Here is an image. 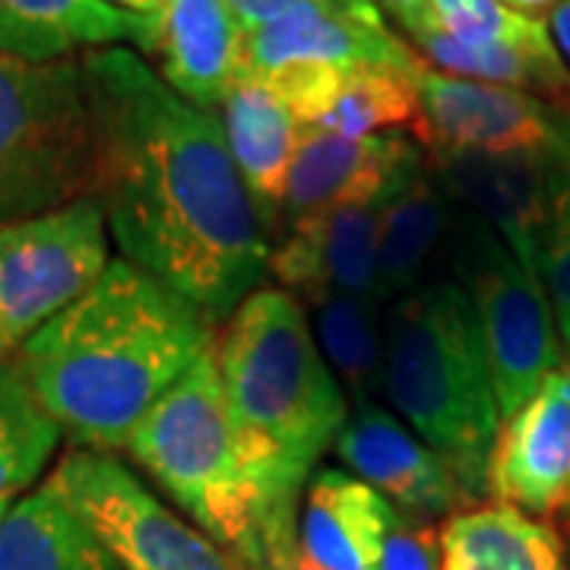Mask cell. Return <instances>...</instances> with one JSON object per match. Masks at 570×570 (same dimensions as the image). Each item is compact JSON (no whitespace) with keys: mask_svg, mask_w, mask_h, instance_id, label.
<instances>
[{"mask_svg":"<svg viewBox=\"0 0 570 570\" xmlns=\"http://www.w3.org/2000/svg\"><path fill=\"white\" fill-rule=\"evenodd\" d=\"M92 184L124 261L225 324L269 264V228L216 111L181 99L137 51L80 55Z\"/></svg>","mask_w":570,"mask_h":570,"instance_id":"obj_1","label":"cell"},{"mask_svg":"<svg viewBox=\"0 0 570 570\" xmlns=\"http://www.w3.org/2000/svg\"><path fill=\"white\" fill-rule=\"evenodd\" d=\"M213 346L216 324L200 307L121 257L17 358L63 438L111 453Z\"/></svg>","mask_w":570,"mask_h":570,"instance_id":"obj_2","label":"cell"},{"mask_svg":"<svg viewBox=\"0 0 570 570\" xmlns=\"http://www.w3.org/2000/svg\"><path fill=\"white\" fill-rule=\"evenodd\" d=\"M127 453L238 570H285L302 558V504L279 501L250 466L216 346L142 415Z\"/></svg>","mask_w":570,"mask_h":570,"instance_id":"obj_3","label":"cell"},{"mask_svg":"<svg viewBox=\"0 0 570 570\" xmlns=\"http://www.w3.org/2000/svg\"><path fill=\"white\" fill-rule=\"evenodd\" d=\"M216 362L254 472L279 501L302 504L352 412L307 307L285 288H254L225 321Z\"/></svg>","mask_w":570,"mask_h":570,"instance_id":"obj_4","label":"cell"},{"mask_svg":"<svg viewBox=\"0 0 570 570\" xmlns=\"http://www.w3.org/2000/svg\"><path fill=\"white\" fill-rule=\"evenodd\" d=\"M390 305L384 396L479 508L501 412L475 311L456 279L425 283Z\"/></svg>","mask_w":570,"mask_h":570,"instance_id":"obj_5","label":"cell"},{"mask_svg":"<svg viewBox=\"0 0 570 570\" xmlns=\"http://www.w3.org/2000/svg\"><path fill=\"white\" fill-rule=\"evenodd\" d=\"M92 121L80 58L0 55V225L89 197Z\"/></svg>","mask_w":570,"mask_h":570,"instance_id":"obj_6","label":"cell"},{"mask_svg":"<svg viewBox=\"0 0 570 570\" xmlns=\"http://www.w3.org/2000/svg\"><path fill=\"white\" fill-rule=\"evenodd\" d=\"M453 279L463 285L482 330L501 422L564 365V343L539 276L482 219L456 206L450 238Z\"/></svg>","mask_w":570,"mask_h":570,"instance_id":"obj_7","label":"cell"},{"mask_svg":"<svg viewBox=\"0 0 570 570\" xmlns=\"http://www.w3.org/2000/svg\"><path fill=\"white\" fill-rule=\"evenodd\" d=\"M108 238L92 197L0 225V362L92 288L111 264Z\"/></svg>","mask_w":570,"mask_h":570,"instance_id":"obj_8","label":"cell"},{"mask_svg":"<svg viewBox=\"0 0 570 570\" xmlns=\"http://www.w3.org/2000/svg\"><path fill=\"white\" fill-rule=\"evenodd\" d=\"M124 570H238L200 527L163 504L111 453L70 450L45 479Z\"/></svg>","mask_w":570,"mask_h":570,"instance_id":"obj_9","label":"cell"},{"mask_svg":"<svg viewBox=\"0 0 570 570\" xmlns=\"http://www.w3.org/2000/svg\"><path fill=\"white\" fill-rule=\"evenodd\" d=\"M428 146L513 156L570 168V108L532 92L460 80L422 67L415 73Z\"/></svg>","mask_w":570,"mask_h":570,"instance_id":"obj_10","label":"cell"},{"mask_svg":"<svg viewBox=\"0 0 570 570\" xmlns=\"http://www.w3.org/2000/svg\"><path fill=\"white\" fill-rule=\"evenodd\" d=\"M428 163V149L409 134L343 137L305 127L288 168L279 219L298 223L346 206H381Z\"/></svg>","mask_w":570,"mask_h":570,"instance_id":"obj_11","label":"cell"},{"mask_svg":"<svg viewBox=\"0 0 570 570\" xmlns=\"http://www.w3.org/2000/svg\"><path fill=\"white\" fill-rule=\"evenodd\" d=\"M489 498L530 517L570 510V365L508 415L489 456Z\"/></svg>","mask_w":570,"mask_h":570,"instance_id":"obj_12","label":"cell"},{"mask_svg":"<svg viewBox=\"0 0 570 570\" xmlns=\"http://www.w3.org/2000/svg\"><path fill=\"white\" fill-rule=\"evenodd\" d=\"M333 450L355 479L409 517L434 520L469 508L448 463L377 400L355 403Z\"/></svg>","mask_w":570,"mask_h":570,"instance_id":"obj_13","label":"cell"},{"mask_svg":"<svg viewBox=\"0 0 570 570\" xmlns=\"http://www.w3.org/2000/svg\"><path fill=\"white\" fill-rule=\"evenodd\" d=\"M377 223L381 206H346L288 223L283 238L269 245L266 273H273L279 288L292 292L307 307L326 295H358L381 302Z\"/></svg>","mask_w":570,"mask_h":570,"instance_id":"obj_14","label":"cell"},{"mask_svg":"<svg viewBox=\"0 0 570 570\" xmlns=\"http://www.w3.org/2000/svg\"><path fill=\"white\" fill-rule=\"evenodd\" d=\"M288 63H326L336 70L387 67L415 73L425 61L390 32L387 22L355 20L317 0H305L279 20L245 32V70L264 77Z\"/></svg>","mask_w":570,"mask_h":570,"instance_id":"obj_15","label":"cell"},{"mask_svg":"<svg viewBox=\"0 0 570 570\" xmlns=\"http://www.w3.org/2000/svg\"><path fill=\"white\" fill-rule=\"evenodd\" d=\"M428 165L450 204L491 225L508 242L510 250L532 269L535 232L542 225L551 184L561 168L444 146L428 149Z\"/></svg>","mask_w":570,"mask_h":570,"instance_id":"obj_16","label":"cell"},{"mask_svg":"<svg viewBox=\"0 0 570 570\" xmlns=\"http://www.w3.org/2000/svg\"><path fill=\"white\" fill-rule=\"evenodd\" d=\"M396 508L346 469H314L298 517L302 558L317 570H377Z\"/></svg>","mask_w":570,"mask_h":570,"instance_id":"obj_17","label":"cell"},{"mask_svg":"<svg viewBox=\"0 0 570 570\" xmlns=\"http://www.w3.org/2000/svg\"><path fill=\"white\" fill-rule=\"evenodd\" d=\"M156 58L181 99L216 111L245 70V26L225 0H168Z\"/></svg>","mask_w":570,"mask_h":570,"instance_id":"obj_18","label":"cell"},{"mask_svg":"<svg viewBox=\"0 0 570 570\" xmlns=\"http://www.w3.org/2000/svg\"><path fill=\"white\" fill-rule=\"evenodd\" d=\"M124 41L156 55L159 26L102 0H0V55L45 63Z\"/></svg>","mask_w":570,"mask_h":570,"instance_id":"obj_19","label":"cell"},{"mask_svg":"<svg viewBox=\"0 0 570 570\" xmlns=\"http://www.w3.org/2000/svg\"><path fill=\"white\" fill-rule=\"evenodd\" d=\"M219 108H223L219 121H223L228 153L273 235L288 168L305 127L292 115V108L250 70H242V77L228 89Z\"/></svg>","mask_w":570,"mask_h":570,"instance_id":"obj_20","label":"cell"},{"mask_svg":"<svg viewBox=\"0 0 570 570\" xmlns=\"http://www.w3.org/2000/svg\"><path fill=\"white\" fill-rule=\"evenodd\" d=\"M456 206L441 190L431 165L412 175L390 200L381 204L377 223V295L396 302L428 283V266L453 238Z\"/></svg>","mask_w":570,"mask_h":570,"instance_id":"obj_21","label":"cell"},{"mask_svg":"<svg viewBox=\"0 0 570 570\" xmlns=\"http://www.w3.org/2000/svg\"><path fill=\"white\" fill-rule=\"evenodd\" d=\"M0 570H124L92 527L48 485L0 520Z\"/></svg>","mask_w":570,"mask_h":570,"instance_id":"obj_22","label":"cell"},{"mask_svg":"<svg viewBox=\"0 0 570 570\" xmlns=\"http://www.w3.org/2000/svg\"><path fill=\"white\" fill-rule=\"evenodd\" d=\"M438 535L441 570H568L558 532L510 504L456 510Z\"/></svg>","mask_w":570,"mask_h":570,"instance_id":"obj_23","label":"cell"},{"mask_svg":"<svg viewBox=\"0 0 570 570\" xmlns=\"http://www.w3.org/2000/svg\"><path fill=\"white\" fill-rule=\"evenodd\" d=\"M412 51L422 55L431 70H441L460 80L508 86L532 92L539 99L570 108V67L558 48H517V45H469L431 29L412 39Z\"/></svg>","mask_w":570,"mask_h":570,"instance_id":"obj_24","label":"cell"},{"mask_svg":"<svg viewBox=\"0 0 570 570\" xmlns=\"http://www.w3.org/2000/svg\"><path fill=\"white\" fill-rule=\"evenodd\" d=\"M314 340L326 365L355 403H371L384 393V305L358 295H326L311 305Z\"/></svg>","mask_w":570,"mask_h":570,"instance_id":"obj_25","label":"cell"},{"mask_svg":"<svg viewBox=\"0 0 570 570\" xmlns=\"http://www.w3.org/2000/svg\"><path fill=\"white\" fill-rule=\"evenodd\" d=\"M415 73L387 70V67L346 70L333 102L314 127L330 130V134H343V137H371V134H403V130H409L422 146H428Z\"/></svg>","mask_w":570,"mask_h":570,"instance_id":"obj_26","label":"cell"},{"mask_svg":"<svg viewBox=\"0 0 570 570\" xmlns=\"http://www.w3.org/2000/svg\"><path fill=\"white\" fill-rule=\"evenodd\" d=\"M61 428L29 387L20 358L0 362V501L29 489L61 444Z\"/></svg>","mask_w":570,"mask_h":570,"instance_id":"obj_27","label":"cell"},{"mask_svg":"<svg viewBox=\"0 0 570 570\" xmlns=\"http://www.w3.org/2000/svg\"><path fill=\"white\" fill-rule=\"evenodd\" d=\"M441 29L469 45H517L551 48L549 22L510 10L501 0H431Z\"/></svg>","mask_w":570,"mask_h":570,"instance_id":"obj_28","label":"cell"},{"mask_svg":"<svg viewBox=\"0 0 570 570\" xmlns=\"http://www.w3.org/2000/svg\"><path fill=\"white\" fill-rule=\"evenodd\" d=\"M532 269L549 295L561 343L570 352V168H561L551 184L549 206L535 232Z\"/></svg>","mask_w":570,"mask_h":570,"instance_id":"obj_29","label":"cell"},{"mask_svg":"<svg viewBox=\"0 0 570 570\" xmlns=\"http://www.w3.org/2000/svg\"><path fill=\"white\" fill-rule=\"evenodd\" d=\"M377 570H441V535L431 520L396 510Z\"/></svg>","mask_w":570,"mask_h":570,"instance_id":"obj_30","label":"cell"},{"mask_svg":"<svg viewBox=\"0 0 570 570\" xmlns=\"http://www.w3.org/2000/svg\"><path fill=\"white\" fill-rule=\"evenodd\" d=\"M377 10L396 22L403 32L409 36V41L425 36L431 29H441V22L434 17V7L431 0H374Z\"/></svg>","mask_w":570,"mask_h":570,"instance_id":"obj_31","label":"cell"},{"mask_svg":"<svg viewBox=\"0 0 570 570\" xmlns=\"http://www.w3.org/2000/svg\"><path fill=\"white\" fill-rule=\"evenodd\" d=\"M225 3L232 7V13L245 26V32H254L266 22L279 20L283 13H288L292 7H298L305 0H225Z\"/></svg>","mask_w":570,"mask_h":570,"instance_id":"obj_32","label":"cell"},{"mask_svg":"<svg viewBox=\"0 0 570 570\" xmlns=\"http://www.w3.org/2000/svg\"><path fill=\"white\" fill-rule=\"evenodd\" d=\"M549 32L551 41H554V48H558V55L564 58V63L570 67V0H561V3H554L549 13Z\"/></svg>","mask_w":570,"mask_h":570,"instance_id":"obj_33","label":"cell"},{"mask_svg":"<svg viewBox=\"0 0 570 570\" xmlns=\"http://www.w3.org/2000/svg\"><path fill=\"white\" fill-rule=\"evenodd\" d=\"M102 3L115 7V10H124V13H130V17H140V20H149L159 26L168 0H102Z\"/></svg>","mask_w":570,"mask_h":570,"instance_id":"obj_34","label":"cell"},{"mask_svg":"<svg viewBox=\"0 0 570 570\" xmlns=\"http://www.w3.org/2000/svg\"><path fill=\"white\" fill-rule=\"evenodd\" d=\"M317 3H324L330 10H340V13H346V17H355V20L384 22V13L377 10L374 0H317Z\"/></svg>","mask_w":570,"mask_h":570,"instance_id":"obj_35","label":"cell"},{"mask_svg":"<svg viewBox=\"0 0 570 570\" xmlns=\"http://www.w3.org/2000/svg\"><path fill=\"white\" fill-rule=\"evenodd\" d=\"M501 3H508L510 10H520V13H539V10H549L554 3H561V0H501Z\"/></svg>","mask_w":570,"mask_h":570,"instance_id":"obj_36","label":"cell"},{"mask_svg":"<svg viewBox=\"0 0 570 570\" xmlns=\"http://www.w3.org/2000/svg\"><path fill=\"white\" fill-rule=\"evenodd\" d=\"M285 570H317V568H311V564H307L305 558H298L295 564H288V568H285Z\"/></svg>","mask_w":570,"mask_h":570,"instance_id":"obj_37","label":"cell"},{"mask_svg":"<svg viewBox=\"0 0 570 570\" xmlns=\"http://www.w3.org/2000/svg\"><path fill=\"white\" fill-rule=\"evenodd\" d=\"M13 501H0V520H3V513H7V508H10Z\"/></svg>","mask_w":570,"mask_h":570,"instance_id":"obj_38","label":"cell"}]
</instances>
